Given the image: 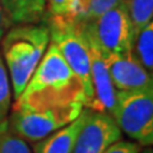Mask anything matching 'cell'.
Instances as JSON below:
<instances>
[{"instance_id": "obj_13", "label": "cell", "mask_w": 153, "mask_h": 153, "mask_svg": "<svg viewBox=\"0 0 153 153\" xmlns=\"http://www.w3.org/2000/svg\"><path fill=\"white\" fill-rule=\"evenodd\" d=\"M133 23L134 32L143 28L153 19V0H123Z\"/></svg>"}, {"instance_id": "obj_17", "label": "cell", "mask_w": 153, "mask_h": 153, "mask_svg": "<svg viewBox=\"0 0 153 153\" xmlns=\"http://www.w3.org/2000/svg\"><path fill=\"white\" fill-rule=\"evenodd\" d=\"M12 106V87L9 74L7 70L5 63L0 52V123L8 119L9 110Z\"/></svg>"}, {"instance_id": "obj_5", "label": "cell", "mask_w": 153, "mask_h": 153, "mask_svg": "<svg viewBox=\"0 0 153 153\" xmlns=\"http://www.w3.org/2000/svg\"><path fill=\"white\" fill-rule=\"evenodd\" d=\"M82 25L105 55L133 51L135 32L123 3Z\"/></svg>"}, {"instance_id": "obj_19", "label": "cell", "mask_w": 153, "mask_h": 153, "mask_svg": "<svg viewBox=\"0 0 153 153\" xmlns=\"http://www.w3.org/2000/svg\"><path fill=\"white\" fill-rule=\"evenodd\" d=\"M9 27H12V26L5 16V12H4L3 5H1V0H0V41H1L3 36L5 35V32L9 30Z\"/></svg>"}, {"instance_id": "obj_15", "label": "cell", "mask_w": 153, "mask_h": 153, "mask_svg": "<svg viewBox=\"0 0 153 153\" xmlns=\"http://www.w3.org/2000/svg\"><path fill=\"white\" fill-rule=\"evenodd\" d=\"M123 0H84L82 9L74 21L80 23H87L101 16L105 12L121 4Z\"/></svg>"}, {"instance_id": "obj_11", "label": "cell", "mask_w": 153, "mask_h": 153, "mask_svg": "<svg viewBox=\"0 0 153 153\" xmlns=\"http://www.w3.org/2000/svg\"><path fill=\"white\" fill-rule=\"evenodd\" d=\"M10 26L44 22L47 0H1Z\"/></svg>"}, {"instance_id": "obj_20", "label": "cell", "mask_w": 153, "mask_h": 153, "mask_svg": "<svg viewBox=\"0 0 153 153\" xmlns=\"http://www.w3.org/2000/svg\"><path fill=\"white\" fill-rule=\"evenodd\" d=\"M142 153H153V152H152L151 148H147V149H144V151H143Z\"/></svg>"}, {"instance_id": "obj_7", "label": "cell", "mask_w": 153, "mask_h": 153, "mask_svg": "<svg viewBox=\"0 0 153 153\" xmlns=\"http://www.w3.org/2000/svg\"><path fill=\"white\" fill-rule=\"evenodd\" d=\"M83 31H84L85 38H87V44L89 47L91 79H92V89H93V100L88 108L96 112L110 115L114 119L115 107H116L117 91L112 84L107 65L105 63L103 52L97 46V44L93 41V38L87 33L84 27H83Z\"/></svg>"}, {"instance_id": "obj_9", "label": "cell", "mask_w": 153, "mask_h": 153, "mask_svg": "<svg viewBox=\"0 0 153 153\" xmlns=\"http://www.w3.org/2000/svg\"><path fill=\"white\" fill-rule=\"evenodd\" d=\"M121 139V130L106 114L92 111L79 131L71 153H105L115 142Z\"/></svg>"}, {"instance_id": "obj_3", "label": "cell", "mask_w": 153, "mask_h": 153, "mask_svg": "<svg viewBox=\"0 0 153 153\" xmlns=\"http://www.w3.org/2000/svg\"><path fill=\"white\" fill-rule=\"evenodd\" d=\"M44 22L49 26L50 42L57 47L71 71L82 83L87 98L85 108H88L93 100V89L89 47L82 25L71 19H46Z\"/></svg>"}, {"instance_id": "obj_8", "label": "cell", "mask_w": 153, "mask_h": 153, "mask_svg": "<svg viewBox=\"0 0 153 153\" xmlns=\"http://www.w3.org/2000/svg\"><path fill=\"white\" fill-rule=\"evenodd\" d=\"M105 63L116 91H153L152 74L140 64L133 51L106 54Z\"/></svg>"}, {"instance_id": "obj_4", "label": "cell", "mask_w": 153, "mask_h": 153, "mask_svg": "<svg viewBox=\"0 0 153 153\" xmlns=\"http://www.w3.org/2000/svg\"><path fill=\"white\" fill-rule=\"evenodd\" d=\"M114 120L139 146H152L153 91H117Z\"/></svg>"}, {"instance_id": "obj_6", "label": "cell", "mask_w": 153, "mask_h": 153, "mask_svg": "<svg viewBox=\"0 0 153 153\" xmlns=\"http://www.w3.org/2000/svg\"><path fill=\"white\" fill-rule=\"evenodd\" d=\"M83 108V106H70L42 111L13 108L7 120L9 129L16 135L23 140L36 143L75 120Z\"/></svg>"}, {"instance_id": "obj_12", "label": "cell", "mask_w": 153, "mask_h": 153, "mask_svg": "<svg viewBox=\"0 0 153 153\" xmlns=\"http://www.w3.org/2000/svg\"><path fill=\"white\" fill-rule=\"evenodd\" d=\"M133 52L148 73L153 74V22L137 32L134 37Z\"/></svg>"}, {"instance_id": "obj_16", "label": "cell", "mask_w": 153, "mask_h": 153, "mask_svg": "<svg viewBox=\"0 0 153 153\" xmlns=\"http://www.w3.org/2000/svg\"><path fill=\"white\" fill-rule=\"evenodd\" d=\"M0 153H32L26 140L9 129L8 120L0 123Z\"/></svg>"}, {"instance_id": "obj_2", "label": "cell", "mask_w": 153, "mask_h": 153, "mask_svg": "<svg viewBox=\"0 0 153 153\" xmlns=\"http://www.w3.org/2000/svg\"><path fill=\"white\" fill-rule=\"evenodd\" d=\"M50 44V30L45 22L9 27L1 38L5 63L14 98L23 92Z\"/></svg>"}, {"instance_id": "obj_14", "label": "cell", "mask_w": 153, "mask_h": 153, "mask_svg": "<svg viewBox=\"0 0 153 153\" xmlns=\"http://www.w3.org/2000/svg\"><path fill=\"white\" fill-rule=\"evenodd\" d=\"M84 0H47L46 19H74L82 9Z\"/></svg>"}, {"instance_id": "obj_10", "label": "cell", "mask_w": 153, "mask_h": 153, "mask_svg": "<svg viewBox=\"0 0 153 153\" xmlns=\"http://www.w3.org/2000/svg\"><path fill=\"white\" fill-rule=\"evenodd\" d=\"M89 108H83L78 117L64 128L35 143V153H71L79 131L88 119Z\"/></svg>"}, {"instance_id": "obj_18", "label": "cell", "mask_w": 153, "mask_h": 153, "mask_svg": "<svg viewBox=\"0 0 153 153\" xmlns=\"http://www.w3.org/2000/svg\"><path fill=\"white\" fill-rule=\"evenodd\" d=\"M105 153H140V146L135 142L120 139L110 146Z\"/></svg>"}, {"instance_id": "obj_1", "label": "cell", "mask_w": 153, "mask_h": 153, "mask_svg": "<svg viewBox=\"0 0 153 153\" xmlns=\"http://www.w3.org/2000/svg\"><path fill=\"white\" fill-rule=\"evenodd\" d=\"M84 88L54 44H49L42 60L16 98L13 108L54 110L70 106L85 107Z\"/></svg>"}]
</instances>
